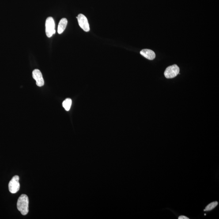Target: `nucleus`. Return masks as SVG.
<instances>
[{"label": "nucleus", "instance_id": "nucleus-6", "mask_svg": "<svg viewBox=\"0 0 219 219\" xmlns=\"http://www.w3.org/2000/svg\"><path fill=\"white\" fill-rule=\"evenodd\" d=\"M32 77L36 82V85L39 87L44 85V81L41 72L39 69H35L32 73Z\"/></svg>", "mask_w": 219, "mask_h": 219}, {"label": "nucleus", "instance_id": "nucleus-11", "mask_svg": "<svg viewBox=\"0 0 219 219\" xmlns=\"http://www.w3.org/2000/svg\"><path fill=\"white\" fill-rule=\"evenodd\" d=\"M179 219H189L188 217L184 216H181L178 217Z\"/></svg>", "mask_w": 219, "mask_h": 219}, {"label": "nucleus", "instance_id": "nucleus-5", "mask_svg": "<svg viewBox=\"0 0 219 219\" xmlns=\"http://www.w3.org/2000/svg\"><path fill=\"white\" fill-rule=\"evenodd\" d=\"M78 20L79 25L81 28L85 32H88L90 30L89 23L85 15L82 14H79L77 17Z\"/></svg>", "mask_w": 219, "mask_h": 219}, {"label": "nucleus", "instance_id": "nucleus-8", "mask_svg": "<svg viewBox=\"0 0 219 219\" xmlns=\"http://www.w3.org/2000/svg\"><path fill=\"white\" fill-rule=\"evenodd\" d=\"M67 24V20L66 18H62L60 21L58 27V32L61 34L66 29Z\"/></svg>", "mask_w": 219, "mask_h": 219}, {"label": "nucleus", "instance_id": "nucleus-1", "mask_svg": "<svg viewBox=\"0 0 219 219\" xmlns=\"http://www.w3.org/2000/svg\"><path fill=\"white\" fill-rule=\"evenodd\" d=\"M28 197L26 194H22L17 200V209L22 215H26L28 212Z\"/></svg>", "mask_w": 219, "mask_h": 219}, {"label": "nucleus", "instance_id": "nucleus-10", "mask_svg": "<svg viewBox=\"0 0 219 219\" xmlns=\"http://www.w3.org/2000/svg\"><path fill=\"white\" fill-rule=\"evenodd\" d=\"M218 205V202L217 201H215L212 202L207 205L205 207V209H204V211H209L212 210V209H214Z\"/></svg>", "mask_w": 219, "mask_h": 219}, {"label": "nucleus", "instance_id": "nucleus-2", "mask_svg": "<svg viewBox=\"0 0 219 219\" xmlns=\"http://www.w3.org/2000/svg\"><path fill=\"white\" fill-rule=\"evenodd\" d=\"M45 26L46 35L48 37H51L56 32L55 23L52 17H47L46 20Z\"/></svg>", "mask_w": 219, "mask_h": 219}, {"label": "nucleus", "instance_id": "nucleus-3", "mask_svg": "<svg viewBox=\"0 0 219 219\" xmlns=\"http://www.w3.org/2000/svg\"><path fill=\"white\" fill-rule=\"evenodd\" d=\"M179 68L177 65H173L172 66L168 67L166 69L164 74L166 78H174L179 74Z\"/></svg>", "mask_w": 219, "mask_h": 219}, {"label": "nucleus", "instance_id": "nucleus-7", "mask_svg": "<svg viewBox=\"0 0 219 219\" xmlns=\"http://www.w3.org/2000/svg\"><path fill=\"white\" fill-rule=\"evenodd\" d=\"M140 54L145 58H147V59L150 60H152L156 57V54H155L154 52L153 51V50L147 49L141 50V51L140 52Z\"/></svg>", "mask_w": 219, "mask_h": 219}, {"label": "nucleus", "instance_id": "nucleus-4", "mask_svg": "<svg viewBox=\"0 0 219 219\" xmlns=\"http://www.w3.org/2000/svg\"><path fill=\"white\" fill-rule=\"evenodd\" d=\"M19 177L16 175L12 178L9 183V190L12 194H15L19 191L20 188Z\"/></svg>", "mask_w": 219, "mask_h": 219}, {"label": "nucleus", "instance_id": "nucleus-9", "mask_svg": "<svg viewBox=\"0 0 219 219\" xmlns=\"http://www.w3.org/2000/svg\"><path fill=\"white\" fill-rule=\"evenodd\" d=\"M72 101L70 99H66L62 102V106L66 111H69L71 107Z\"/></svg>", "mask_w": 219, "mask_h": 219}]
</instances>
